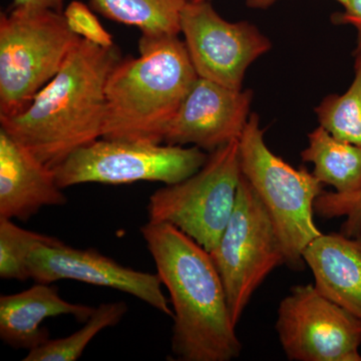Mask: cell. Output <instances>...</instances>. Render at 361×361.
I'll return each instance as SVG.
<instances>
[{
    "mask_svg": "<svg viewBox=\"0 0 361 361\" xmlns=\"http://www.w3.org/2000/svg\"><path fill=\"white\" fill-rule=\"evenodd\" d=\"M141 234L170 294L171 351L179 361H231L242 344L227 295L210 253L168 223L148 222Z\"/></svg>",
    "mask_w": 361,
    "mask_h": 361,
    "instance_id": "1",
    "label": "cell"
},
{
    "mask_svg": "<svg viewBox=\"0 0 361 361\" xmlns=\"http://www.w3.org/2000/svg\"><path fill=\"white\" fill-rule=\"evenodd\" d=\"M122 59L116 44L103 47L80 39L25 110L0 116L1 129L45 165L58 167L103 137L106 82Z\"/></svg>",
    "mask_w": 361,
    "mask_h": 361,
    "instance_id": "2",
    "label": "cell"
},
{
    "mask_svg": "<svg viewBox=\"0 0 361 361\" xmlns=\"http://www.w3.org/2000/svg\"><path fill=\"white\" fill-rule=\"evenodd\" d=\"M139 49L108 78L102 137L161 144L198 75L178 37H141Z\"/></svg>",
    "mask_w": 361,
    "mask_h": 361,
    "instance_id": "3",
    "label": "cell"
},
{
    "mask_svg": "<svg viewBox=\"0 0 361 361\" xmlns=\"http://www.w3.org/2000/svg\"><path fill=\"white\" fill-rule=\"evenodd\" d=\"M239 159L242 175L274 224L285 264L303 270L304 251L322 234L314 223V204L323 192L322 183L305 167H292L268 148L257 114L249 116L240 137Z\"/></svg>",
    "mask_w": 361,
    "mask_h": 361,
    "instance_id": "4",
    "label": "cell"
},
{
    "mask_svg": "<svg viewBox=\"0 0 361 361\" xmlns=\"http://www.w3.org/2000/svg\"><path fill=\"white\" fill-rule=\"evenodd\" d=\"M82 37L63 13L13 7L0 16V116L25 110Z\"/></svg>",
    "mask_w": 361,
    "mask_h": 361,
    "instance_id": "5",
    "label": "cell"
},
{
    "mask_svg": "<svg viewBox=\"0 0 361 361\" xmlns=\"http://www.w3.org/2000/svg\"><path fill=\"white\" fill-rule=\"evenodd\" d=\"M240 178L236 140L209 153L203 167L191 177L152 194L149 221L175 226L210 253L231 217Z\"/></svg>",
    "mask_w": 361,
    "mask_h": 361,
    "instance_id": "6",
    "label": "cell"
},
{
    "mask_svg": "<svg viewBox=\"0 0 361 361\" xmlns=\"http://www.w3.org/2000/svg\"><path fill=\"white\" fill-rule=\"evenodd\" d=\"M210 255L222 279L233 323L237 326L254 292L275 268L285 264L281 243L269 214L242 173L231 217Z\"/></svg>",
    "mask_w": 361,
    "mask_h": 361,
    "instance_id": "7",
    "label": "cell"
},
{
    "mask_svg": "<svg viewBox=\"0 0 361 361\" xmlns=\"http://www.w3.org/2000/svg\"><path fill=\"white\" fill-rule=\"evenodd\" d=\"M209 154L197 147L101 139L73 152L54 168L61 189L75 185L160 182L176 184L198 172Z\"/></svg>",
    "mask_w": 361,
    "mask_h": 361,
    "instance_id": "8",
    "label": "cell"
},
{
    "mask_svg": "<svg viewBox=\"0 0 361 361\" xmlns=\"http://www.w3.org/2000/svg\"><path fill=\"white\" fill-rule=\"evenodd\" d=\"M275 327L288 360L361 361L360 318L314 284L292 287L279 304Z\"/></svg>",
    "mask_w": 361,
    "mask_h": 361,
    "instance_id": "9",
    "label": "cell"
},
{
    "mask_svg": "<svg viewBox=\"0 0 361 361\" xmlns=\"http://www.w3.org/2000/svg\"><path fill=\"white\" fill-rule=\"evenodd\" d=\"M180 33L198 77L233 90H242L249 66L272 47L255 25L229 23L210 1L188 2Z\"/></svg>",
    "mask_w": 361,
    "mask_h": 361,
    "instance_id": "10",
    "label": "cell"
},
{
    "mask_svg": "<svg viewBox=\"0 0 361 361\" xmlns=\"http://www.w3.org/2000/svg\"><path fill=\"white\" fill-rule=\"evenodd\" d=\"M27 267L30 278L39 283L68 279L108 287L130 294L170 317L174 315L158 274L125 267L94 249H75L44 235L30 252Z\"/></svg>",
    "mask_w": 361,
    "mask_h": 361,
    "instance_id": "11",
    "label": "cell"
},
{
    "mask_svg": "<svg viewBox=\"0 0 361 361\" xmlns=\"http://www.w3.org/2000/svg\"><path fill=\"white\" fill-rule=\"evenodd\" d=\"M252 101L251 90H233L198 77L169 126L164 142L192 145L211 153L240 140Z\"/></svg>",
    "mask_w": 361,
    "mask_h": 361,
    "instance_id": "12",
    "label": "cell"
},
{
    "mask_svg": "<svg viewBox=\"0 0 361 361\" xmlns=\"http://www.w3.org/2000/svg\"><path fill=\"white\" fill-rule=\"evenodd\" d=\"M54 169L0 128V218L27 221L49 206H63L68 198Z\"/></svg>",
    "mask_w": 361,
    "mask_h": 361,
    "instance_id": "13",
    "label": "cell"
},
{
    "mask_svg": "<svg viewBox=\"0 0 361 361\" xmlns=\"http://www.w3.org/2000/svg\"><path fill=\"white\" fill-rule=\"evenodd\" d=\"M94 307L68 302L61 298L56 287L39 283L16 294L0 296V337L16 349H32L49 339L42 327L47 318L71 315L87 322Z\"/></svg>",
    "mask_w": 361,
    "mask_h": 361,
    "instance_id": "14",
    "label": "cell"
},
{
    "mask_svg": "<svg viewBox=\"0 0 361 361\" xmlns=\"http://www.w3.org/2000/svg\"><path fill=\"white\" fill-rule=\"evenodd\" d=\"M322 295L361 319V234H322L303 253Z\"/></svg>",
    "mask_w": 361,
    "mask_h": 361,
    "instance_id": "15",
    "label": "cell"
},
{
    "mask_svg": "<svg viewBox=\"0 0 361 361\" xmlns=\"http://www.w3.org/2000/svg\"><path fill=\"white\" fill-rule=\"evenodd\" d=\"M301 159L313 164L312 174L323 185L334 187L336 193L361 192L360 147L339 141L319 126L308 135V146Z\"/></svg>",
    "mask_w": 361,
    "mask_h": 361,
    "instance_id": "16",
    "label": "cell"
},
{
    "mask_svg": "<svg viewBox=\"0 0 361 361\" xmlns=\"http://www.w3.org/2000/svg\"><path fill=\"white\" fill-rule=\"evenodd\" d=\"M190 0H90L104 18L134 26L142 37H178L183 9Z\"/></svg>",
    "mask_w": 361,
    "mask_h": 361,
    "instance_id": "17",
    "label": "cell"
},
{
    "mask_svg": "<svg viewBox=\"0 0 361 361\" xmlns=\"http://www.w3.org/2000/svg\"><path fill=\"white\" fill-rule=\"evenodd\" d=\"M128 305L123 301L102 303L84 326L70 336L49 339L32 349L23 361H75L84 353L90 341L104 329L118 325L127 314Z\"/></svg>",
    "mask_w": 361,
    "mask_h": 361,
    "instance_id": "18",
    "label": "cell"
},
{
    "mask_svg": "<svg viewBox=\"0 0 361 361\" xmlns=\"http://www.w3.org/2000/svg\"><path fill=\"white\" fill-rule=\"evenodd\" d=\"M355 80L341 96L330 94L315 108L320 127L339 141L361 148V58L355 59Z\"/></svg>",
    "mask_w": 361,
    "mask_h": 361,
    "instance_id": "19",
    "label": "cell"
},
{
    "mask_svg": "<svg viewBox=\"0 0 361 361\" xmlns=\"http://www.w3.org/2000/svg\"><path fill=\"white\" fill-rule=\"evenodd\" d=\"M44 234L28 231L13 222L0 218V277L25 281L30 279L27 261L30 252Z\"/></svg>",
    "mask_w": 361,
    "mask_h": 361,
    "instance_id": "20",
    "label": "cell"
},
{
    "mask_svg": "<svg viewBox=\"0 0 361 361\" xmlns=\"http://www.w3.org/2000/svg\"><path fill=\"white\" fill-rule=\"evenodd\" d=\"M315 214L324 219L346 217L341 227L342 234L356 236L361 234V192L342 195L336 192H324L316 199Z\"/></svg>",
    "mask_w": 361,
    "mask_h": 361,
    "instance_id": "21",
    "label": "cell"
},
{
    "mask_svg": "<svg viewBox=\"0 0 361 361\" xmlns=\"http://www.w3.org/2000/svg\"><path fill=\"white\" fill-rule=\"evenodd\" d=\"M63 16L71 32L82 39L99 47H110L116 44L111 33L104 30L92 8L84 2L71 1L63 11Z\"/></svg>",
    "mask_w": 361,
    "mask_h": 361,
    "instance_id": "22",
    "label": "cell"
},
{
    "mask_svg": "<svg viewBox=\"0 0 361 361\" xmlns=\"http://www.w3.org/2000/svg\"><path fill=\"white\" fill-rule=\"evenodd\" d=\"M341 4L343 11L332 16L336 25H351L355 28L357 40L353 56L361 58V0H334Z\"/></svg>",
    "mask_w": 361,
    "mask_h": 361,
    "instance_id": "23",
    "label": "cell"
},
{
    "mask_svg": "<svg viewBox=\"0 0 361 361\" xmlns=\"http://www.w3.org/2000/svg\"><path fill=\"white\" fill-rule=\"evenodd\" d=\"M13 7L51 9L63 13V0H13Z\"/></svg>",
    "mask_w": 361,
    "mask_h": 361,
    "instance_id": "24",
    "label": "cell"
},
{
    "mask_svg": "<svg viewBox=\"0 0 361 361\" xmlns=\"http://www.w3.org/2000/svg\"><path fill=\"white\" fill-rule=\"evenodd\" d=\"M190 1H210V0H190ZM277 0H246V4L253 9H267Z\"/></svg>",
    "mask_w": 361,
    "mask_h": 361,
    "instance_id": "25",
    "label": "cell"
}]
</instances>
